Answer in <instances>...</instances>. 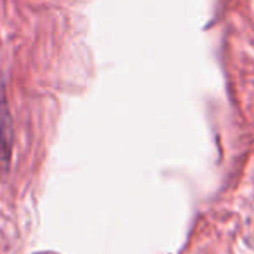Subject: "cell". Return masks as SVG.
I'll return each instance as SVG.
<instances>
[{
  "label": "cell",
  "instance_id": "6da1fadb",
  "mask_svg": "<svg viewBox=\"0 0 254 254\" xmlns=\"http://www.w3.org/2000/svg\"><path fill=\"white\" fill-rule=\"evenodd\" d=\"M12 148H14L12 117L4 94V87H0V173L2 174L7 173L11 167Z\"/></svg>",
  "mask_w": 254,
  "mask_h": 254
}]
</instances>
